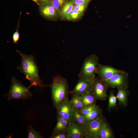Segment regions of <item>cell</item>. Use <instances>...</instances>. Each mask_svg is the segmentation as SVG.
<instances>
[{
	"label": "cell",
	"instance_id": "cell-1",
	"mask_svg": "<svg viewBox=\"0 0 138 138\" xmlns=\"http://www.w3.org/2000/svg\"><path fill=\"white\" fill-rule=\"evenodd\" d=\"M16 51L19 54L21 58V64L16 69L24 74L26 78L30 81V85L28 87L30 88L33 86H38L43 88L47 86H50V85L44 84L40 78L34 56L32 55L23 53L18 50Z\"/></svg>",
	"mask_w": 138,
	"mask_h": 138
},
{
	"label": "cell",
	"instance_id": "cell-2",
	"mask_svg": "<svg viewBox=\"0 0 138 138\" xmlns=\"http://www.w3.org/2000/svg\"><path fill=\"white\" fill-rule=\"evenodd\" d=\"M50 86L53 106L57 110L64 101L68 99V84L65 78L56 75L53 77Z\"/></svg>",
	"mask_w": 138,
	"mask_h": 138
},
{
	"label": "cell",
	"instance_id": "cell-3",
	"mask_svg": "<svg viewBox=\"0 0 138 138\" xmlns=\"http://www.w3.org/2000/svg\"><path fill=\"white\" fill-rule=\"evenodd\" d=\"M11 81V86L8 95V101L14 99H25L32 96L30 88L24 86L15 77H12Z\"/></svg>",
	"mask_w": 138,
	"mask_h": 138
},
{
	"label": "cell",
	"instance_id": "cell-4",
	"mask_svg": "<svg viewBox=\"0 0 138 138\" xmlns=\"http://www.w3.org/2000/svg\"><path fill=\"white\" fill-rule=\"evenodd\" d=\"M99 58L95 54H91L85 59L78 75L79 78L93 79L96 76Z\"/></svg>",
	"mask_w": 138,
	"mask_h": 138
},
{
	"label": "cell",
	"instance_id": "cell-5",
	"mask_svg": "<svg viewBox=\"0 0 138 138\" xmlns=\"http://www.w3.org/2000/svg\"><path fill=\"white\" fill-rule=\"evenodd\" d=\"M106 123L102 116L95 119L87 121L84 128L86 134L85 137L98 138L100 131Z\"/></svg>",
	"mask_w": 138,
	"mask_h": 138
},
{
	"label": "cell",
	"instance_id": "cell-6",
	"mask_svg": "<svg viewBox=\"0 0 138 138\" xmlns=\"http://www.w3.org/2000/svg\"><path fill=\"white\" fill-rule=\"evenodd\" d=\"M108 86L99 77L95 76L92 82L90 92L96 100H105L107 97Z\"/></svg>",
	"mask_w": 138,
	"mask_h": 138
},
{
	"label": "cell",
	"instance_id": "cell-7",
	"mask_svg": "<svg viewBox=\"0 0 138 138\" xmlns=\"http://www.w3.org/2000/svg\"><path fill=\"white\" fill-rule=\"evenodd\" d=\"M128 75L125 72L116 74L104 82L108 86L112 88H126Z\"/></svg>",
	"mask_w": 138,
	"mask_h": 138
},
{
	"label": "cell",
	"instance_id": "cell-8",
	"mask_svg": "<svg viewBox=\"0 0 138 138\" xmlns=\"http://www.w3.org/2000/svg\"><path fill=\"white\" fill-rule=\"evenodd\" d=\"M94 79L79 78L74 88L69 92V93L80 96L86 93L90 92Z\"/></svg>",
	"mask_w": 138,
	"mask_h": 138
},
{
	"label": "cell",
	"instance_id": "cell-9",
	"mask_svg": "<svg viewBox=\"0 0 138 138\" xmlns=\"http://www.w3.org/2000/svg\"><path fill=\"white\" fill-rule=\"evenodd\" d=\"M125 71L116 68L112 66L102 65L99 64L97 67L96 74L103 81L107 80L115 74Z\"/></svg>",
	"mask_w": 138,
	"mask_h": 138
},
{
	"label": "cell",
	"instance_id": "cell-10",
	"mask_svg": "<svg viewBox=\"0 0 138 138\" xmlns=\"http://www.w3.org/2000/svg\"><path fill=\"white\" fill-rule=\"evenodd\" d=\"M39 11L40 14L45 18L50 20L56 19L60 15L59 12L49 3L40 5Z\"/></svg>",
	"mask_w": 138,
	"mask_h": 138
},
{
	"label": "cell",
	"instance_id": "cell-11",
	"mask_svg": "<svg viewBox=\"0 0 138 138\" xmlns=\"http://www.w3.org/2000/svg\"><path fill=\"white\" fill-rule=\"evenodd\" d=\"M74 109L68 99L64 101L56 110L57 115L60 116L67 120L72 122L74 121Z\"/></svg>",
	"mask_w": 138,
	"mask_h": 138
},
{
	"label": "cell",
	"instance_id": "cell-12",
	"mask_svg": "<svg viewBox=\"0 0 138 138\" xmlns=\"http://www.w3.org/2000/svg\"><path fill=\"white\" fill-rule=\"evenodd\" d=\"M67 133L68 138H83L86 134L84 129L74 121L71 123Z\"/></svg>",
	"mask_w": 138,
	"mask_h": 138
},
{
	"label": "cell",
	"instance_id": "cell-13",
	"mask_svg": "<svg viewBox=\"0 0 138 138\" xmlns=\"http://www.w3.org/2000/svg\"><path fill=\"white\" fill-rule=\"evenodd\" d=\"M72 122L57 115V121L51 135L67 132Z\"/></svg>",
	"mask_w": 138,
	"mask_h": 138
},
{
	"label": "cell",
	"instance_id": "cell-14",
	"mask_svg": "<svg viewBox=\"0 0 138 138\" xmlns=\"http://www.w3.org/2000/svg\"><path fill=\"white\" fill-rule=\"evenodd\" d=\"M71 95L72 98L69 101L74 109L79 111L84 108V105L80 96L76 94Z\"/></svg>",
	"mask_w": 138,
	"mask_h": 138
},
{
	"label": "cell",
	"instance_id": "cell-15",
	"mask_svg": "<svg viewBox=\"0 0 138 138\" xmlns=\"http://www.w3.org/2000/svg\"><path fill=\"white\" fill-rule=\"evenodd\" d=\"M84 107L95 104L96 99L90 92L80 95Z\"/></svg>",
	"mask_w": 138,
	"mask_h": 138
},
{
	"label": "cell",
	"instance_id": "cell-16",
	"mask_svg": "<svg viewBox=\"0 0 138 138\" xmlns=\"http://www.w3.org/2000/svg\"><path fill=\"white\" fill-rule=\"evenodd\" d=\"M73 117L74 121L84 129L87 122L84 116L78 111L74 109Z\"/></svg>",
	"mask_w": 138,
	"mask_h": 138
},
{
	"label": "cell",
	"instance_id": "cell-17",
	"mask_svg": "<svg viewBox=\"0 0 138 138\" xmlns=\"http://www.w3.org/2000/svg\"><path fill=\"white\" fill-rule=\"evenodd\" d=\"M74 4L72 1L66 2L62 8L60 15L63 19H66L68 15L73 9Z\"/></svg>",
	"mask_w": 138,
	"mask_h": 138
},
{
	"label": "cell",
	"instance_id": "cell-18",
	"mask_svg": "<svg viewBox=\"0 0 138 138\" xmlns=\"http://www.w3.org/2000/svg\"><path fill=\"white\" fill-rule=\"evenodd\" d=\"M112 137L111 131L106 122L100 130L98 138H111Z\"/></svg>",
	"mask_w": 138,
	"mask_h": 138
},
{
	"label": "cell",
	"instance_id": "cell-19",
	"mask_svg": "<svg viewBox=\"0 0 138 138\" xmlns=\"http://www.w3.org/2000/svg\"><path fill=\"white\" fill-rule=\"evenodd\" d=\"M127 91L126 88H118L116 97L120 104L125 105L127 102Z\"/></svg>",
	"mask_w": 138,
	"mask_h": 138
},
{
	"label": "cell",
	"instance_id": "cell-20",
	"mask_svg": "<svg viewBox=\"0 0 138 138\" xmlns=\"http://www.w3.org/2000/svg\"><path fill=\"white\" fill-rule=\"evenodd\" d=\"M102 110L98 106L93 110L89 114L84 116L87 121H91L98 118L101 115Z\"/></svg>",
	"mask_w": 138,
	"mask_h": 138
},
{
	"label": "cell",
	"instance_id": "cell-21",
	"mask_svg": "<svg viewBox=\"0 0 138 138\" xmlns=\"http://www.w3.org/2000/svg\"><path fill=\"white\" fill-rule=\"evenodd\" d=\"M28 138H43L40 133L35 130L30 125L28 126Z\"/></svg>",
	"mask_w": 138,
	"mask_h": 138
},
{
	"label": "cell",
	"instance_id": "cell-22",
	"mask_svg": "<svg viewBox=\"0 0 138 138\" xmlns=\"http://www.w3.org/2000/svg\"><path fill=\"white\" fill-rule=\"evenodd\" d=\"M67 0H51L50 3L60 13Z\"/></svg>",
	"mask_w": 138,
	"mask_h": 138
},
{
	"label": "cell",
	"instance_id": "cell-23",
	"mask_svg": "<svg viewBox=\"0 0 138 138\" xmlns=\"http://www.w3.org/2000/svg\"><path fill=\"white\" fill-rule=\"evenodd\" d=\"M83 15L73 9L67 15L66 19L70 21L75 20L80 18Z\"/></svg>",
	"mask_w": 138,
	"mask_h": 138
},
{
	"label": "cell",
	"instance_id": "cell-24",
	"mask_svg": "<svg viewBox=\"0 0 138 138\" xmlns=\"http://www.w3.org/2000/svg\"><path fill=\"white\" fill-rule=\"evenodd\" d=\"M108 97V108L110 109L116 106L117 103V98L112 91H111Z\"/></svg>",
	"mask_w": 138,
	"mask_h": 138
},
{
	"label": "cell",
	"instance_id": "cell-25",
	"mask_svg": "<svg viewBox=\"0 0 138 138\" xmlns=\"http://www.w3.org/2000/svg\"><path fill=\"white\" fill-rule=\"evenodd\" d=\"M97 106L96 104L84 107L78 111L81 114L85 116L89 114Z\"/></svg>",
	"mask_w": 138,
	"mask_h": 138
},
{
	"label": "cell",
	"instance_id": "cell-26",
	"mask_svg": "<svg viewBox=\"0 0 138 138\" xmlns=\"http://www.w3.org/2000/svg\"><path fill=\"white\" fill-rule=\"evenodd\" d=\"M19 21H18V22L16 30L13 33L12 36L13 42L15 44L18 43V41L19 40L20 37V35L18 32V29L19 25Z\"/></svg>",
	"mask_w": 138,
	"mask_h": 138
},
{
	"label": "cell",
	"instance_id": "cell-27",
	"mask_svg": "<svg viewBox=\"0 0 138 138\" xmlns=\"http://www.w3.org/2000/svg\"><path fill=\"white\" fill-rule=\"evenodd\" d=\"M87 6L85 5H79L74 4L73 9L83 14Z\"/></svg>",
	"mask_w": 138,
	"mask_h": 138
},
{
	"label": "cell",
	"instance_id": "cell-28",
	"mask_svg": "<svg viewBox=\"0 0 138 138\" xmlns=\"http://www.w3.org/2000/svg\"><path fill=\"white\" fill-rule=\"evenodd\" d=\"M74 4L87 5L90 0H72Z\"/></svg>",
	"mask_w": 138,
	"mask_h": 138
},
{
	"label": "cell",
	"instance_id": "cell-29",
	"mask_svg": "<svg viewBox=\"0 0 138 138\" xmlns=\"http://www.w3.org/2000/svg\"><path fill=\"white\" fill-rule=\"evenodd\" d=\"M51 138H68L67 133H60L53 135H51Z\"/></svg>",
	"mask_w": 138,
	"mask_h": 138
},
{
	"label": "cell",
	"instance_id": "cell-30",
	"mask_svg": "<svg viewBox=\"0 0 138 138\" xmlns=\"http://www.w3.org/2000/svg\"><path fill=\"white\" fill-rule=\"evenodd\" d=\"M38 1L40 5L50 3L51 0H38Z\"/></svg>",
	"mask_w": 138,
	"mask_h": 138
},
{
	"label": "cell",
	"instance_id": "cell-31",
	"mask_svg": "<svg viewBox=\"0 0 138 138\" xmlns=\"http://www.w3.org/2000/svg\"><path fill=\"white\" fill-rule=\"evenodd\" d=\"M31 0L34 2L38 5H39V3L38 0Z\"/></svg>",
	"mask_w": 138,
	"mask_h": 138
}]
</instances>
